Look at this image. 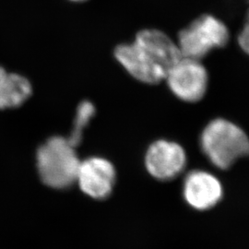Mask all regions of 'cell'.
<instances>
[{
  "label": "cell",
  "instance_id": "7c38bea8",
  "mask_svg": "<svg viewBox=\"0 0 249 249\" xmlns=\"http://www.w3.org/2000/svg\"><path fill=\"white\" fill-rule=\"evenodd\" d=\"M238 44L241 48L248 53L249 52V24L246 23L238 36Z\"/></svg>",
  "mask_w": 249,
  "mask_h": 249
},
{
  "label": "cell",
  "instance_id": "52a82bcc",
  "mask_svg": "<svg viewBox=\"0 0 249 249\" xmlns=\"http://www.w3.org/2000/svg\"><path fill=\"white\" fill-rule=\"evenodd\" d=\"M113 163L103 157H89L80 160L76 182L86 195L103 199L109 196L116 183Z\"/></svg>",
  "mask_w": 249,
  "mask_h": 249
},
{
  "label": "cell",
  "instance_id": "9c48e42d",
  "mask_svg": "<svg viewBox=\"0 0 249 249\" xmlns=\"http://www.w3.org/2000/svg\"><path fill=\"white\" fill-rule=\"evenodd\" d=\"M134 42L149 51L166 72L182 57L178 44L160 30H142Z\"/></svg>",
  "mask_w": 249,
  "mask_h": 249
},
{
  "label": "cell",
  "instance_id": "ba28073f",
  "mask_svg": "<svg viewBox=\"0 0 249 249\" xmlns=\"http://www.w3.org/2000/svg\"><path fill=\"white\" fill-rule=\"evenodd\" d=\"M184 196L187 203L196 210H208L223 196V187L213 174L195 170L188 173L184 182Z\"/></svg>",
  "mask_w": 249,
  "mask_h": 249
},
{
  "label": "cell",
  "instance_id": "30bf717a",
  "mask_svg": "<svg viewBox=\"0 0 249 249\" xmlns=\"http://www.w3.org/2000/svg\"><path fill=\"white\" fill-rule=\"evenodd\" d=\"M30 81L18 74L8 73L0 67V109L20 107L32 95Z\"/></svg>",
  "mask_w": 249,
  "mask_h": 249
},
{
  "label": "cell",
  "instance_id": "277c9868",
  "mask_svg": "<svg viewBox=\"0 0 249 249\" xmlns=\"http://www.w3.org/2000/svg\"><path fill=\"white\" fill-rule=\"evenodd\" d=\"M164 80L178 98L196 103L204 97L209 76L200 60L182 56L168 71Z\"/></svg>",
  "mask_w": 249,
  "mask_h": 249
},
{
  "label": "cell",
  "instance_id": "8fae6325",
  "mask_svg": "<svg viewBox=\"0 0 249 249\" xmlns=\"http://www.w3.org/2000/svg\"><path fill=\"white\" fill-rule=\"evenodd\" d=\"M95 115V107L89 101L81 102L76 111V116L74 118L73 129L68 141L77 148L82 141L83 131L85 127L89 124L90 119Z\"/></svg>",
  "mask_w": 249,
  "mask_h": 249
},
{
  "label": "cell",
  "instance_id": "7a4b0ae2",
  "mask_svg": "<svg viewBox=\"0 0 249 249\" xmlns=\"http://www.w3.org/2000/svg\"><path fill=\"white\" fill-rule=\"evenodd\" d=\"M36 163L44 184L65 189L76 183L80 160L76 148L67 138L53 136L38 149Z\"/></svg>",
  "mask_w": 249,
  "mask_h": 249
},
{
  "label": "cell",
  "instance_id": "6da1fadb",
  "mask_svg": "<svg viewBox=\"0 0 249 249\" xmlns=\"http://www.w3.org/2000/svg\"><path fill=\"white\" fill-rule=\"evenodd\" d=\"M200 147L215 167L229 169L249 153V138L237 124L217 118L205 126L200 136Z\"/></svg>",
  "mask_w": 249,
  "mask_h": 249
},
{
  "label": "cell",
  "instance_id": "4fadbf2b",
  "mask_svg": "<svg viewBox=\"0 0 249 249\" xmlns=\"http://www.w3.org/2000/svg\"><path fill=\"white\" fill-rule=\"evenodd\" d=\"M71 2H74V3H82V2H86L88 0H69Z\"/></svg>",
  "mask_w": 249,
  "mask_h": 249
},
{
  "label": "cell",
  "instance_id": "5b68a950",
  "mask_svg": "<svg viewBox=\"0 0 249 249\" xmlns=\"http://www.w3.org/2000/svg\"><path fill=\"white\" fill-rule=\"evenodd\" d=\"M187 165L184 148L175 142L159 140L151 143L145 154V166L152 178L171 180L178 177Z\"/></svg>",
  "mask_w": 249,
  "mask_h": 249
},
{
  "label": "cell",
  "instance_id": "3957f363",
  "mask_svg": "<svg viewBox=\"0 0 249 249\" xmlns=\"http://www.w3.org/2000/svg\"><path fill=\"white\" fill-rule=\"evenodd\" d=\"M229 39L230 32L223 21L203 14L179 32L177 44L182 56L200 60L214 49L225 46Z\"/></svg>",
  "mask_w": 249,
  "mask_h": 249
},
{
  "label": "cell",
  "instance_id": "8992f818",
  "mask_svg": "<svg viewBox=\"0 0 249 249\" xmlns=\"http://www.w3.org/2000/svg\"><path fill=\"white\" fill-rule=\"evenodd\" d=\"M115 56L128 74L141 82L157 84L165 79L166 71L150 52L135 42L116 46Z\"/></svg>",
  "mask_w": 249,
  "mask_h": 249
}]
</instances>
